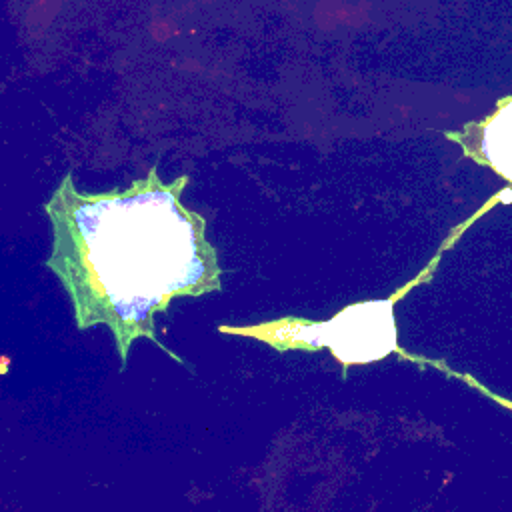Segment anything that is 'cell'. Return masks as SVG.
Returning <instances> with one entry per match:
<instances>
[{"label":"cell","mask_w":512,"mask_h":512,"mask_svg":"<svg viewBox=\"0 0 512 512\" xmlns=\"http://www.w3.org/2000/svg\"><path fill=\"white\" fill-rule=\"evenodd\" d=\"M482 154L488 164L512 182V98L482 126Z\"/></svg>","instance_id":"obj_3"},{"label":"cell","mask_w":512,"mask_h":512,"mask_svg":"<svg viewBox=\"0 0 512 512\" xmlns=\"http://www.w3.org/2000/svg\"><path fill=\"white\" fill-rule=\"evenodd\" d=\"M188 176L162 182L158 168L128 188L88 194L66 174L44 210L52 224L46 266L68 292L80 330L104 324L126 366L136 338L156 336V314L176 298L222 288L202 214L182 204Z\"/></svg>","instance_id":"obj_1"},{"label":"cell","mask_w":512,"mask_h":512,"mask_svg":"<svg viewBox=\"0 0 512 512\" xmlns=\"http://www.w3.org/2000/svg\"><path fill=\"white\" fill-rule=\"evenodd\" d=\"M222 334L260 340L276 350L328 346L342 364L382 360L396 348V324L388 300L350 304L328 322L280 318L250 326H218Z\"/></svg>","instance_id":"obj_2"}]
</instances>
